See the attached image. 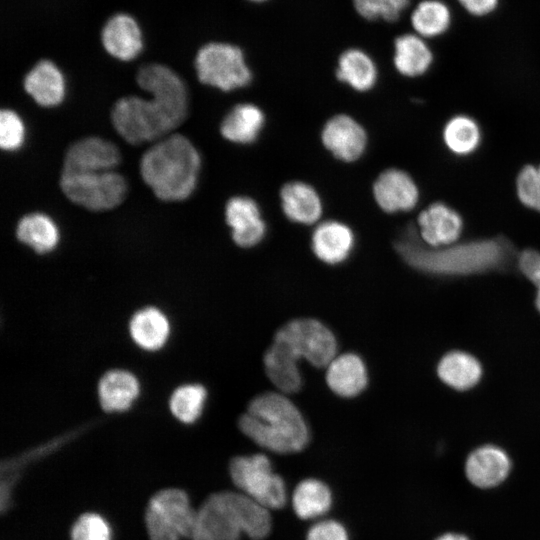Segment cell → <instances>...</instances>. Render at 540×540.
<instances>
[{"mask_svg": "<svg viewBox=\"0 0 540 540\" xmlns=\"http://www.w3.org/2000/svg\"><path fill=\"white\" fill-rule=\"evenodd\" d=\"M149 99L136 95L118 99L111 109L115 131L131 145L154 143L171 134L188 115L185 81L172 74H158L144 86Z\"/></svg>", "mask_w": 540, "mask_h": 540, "instance_id": "6da1fadb", "label": "cell"}, {"mask_svg": "<svg viewBox=\"0 0 540 540\" xmlns=\"http://www.w3.org/2000/svg\"><path fill=\"white\" fill-rule=\"evenodd\" d=\"M395 249L412 268L438 276H464L505 269L514 257L503 237L479 239L442 247L424 245L414 227L395 242Z\"/></svg>", "mask_w": 540, "mask_h": 540, "instance_id": "7a4b0ae2", "label": "cell"}, {"mask_svg": "<svg viewBox=\"0 0 540 540\" xmlns=\"http://www.w3.org/2000/svg\"><path fill=\"white\" fill-rule=\"evenodd\" d=\"M201 158L193 143L173 132L152 143L143 153L139 172L154 196L164 202L189 198L196 188Z\"/></svg>", "mask_w": 540, "mask_h": 540, "instance_id": "3957f363", "label": "cell"}, {"mask_svg": "<svg viewBox=\"0 0 540 540\" xmlns=\"http://www.w3.org/2000/svg\"><path fill=\"white\" fill-rule=\"evenodd\" d=\"M271 527L269 509L239 491H219L197 508L190 540H263Z\"/></svg>", "mask_w": 540, "mask_h": 540, "instance_id": "277c9868", "label": "cell"}, {"mask_svg": "<svg viewBox=\"0 0 540 540\" xmlns=\"http://www.w3.org/2000/svg\"><path fill=\"white\" fill-rule=\"evenodd\" d=\"M238 425L254 443L279 454L301 451L310 438L308 425L299 409L278 392H265L251 400Z\"/></svg>", "mask_w": 540, "mask_h": 540, "instance_id": "5b68a950", "label": "cell"}, {"mask_svg": "<svg viewBox=\"0 0 540 540\" xmlns=\"http://www.w3.org/2000/svg\"><path fill=\"white\" fill-rule=\"evenodd\" d=\"M336 352V338L323 323L312 318L293 319L276 332L264 354V368L278 380L294 381L301 377L300 359L322 368L328 366Z\"/></svg>", "mask_w": 540, "mask_h": 540, "instance_id": "8992f818", "label": "cell"}, {"mask_svg": "<svg viewBox=\"0 0 540 540\" xmlns=\"http://www.w3.org/2000/svg\"><path fill=\"white\" fill-rule=\"evenodd\" d=\"M196 510L184 488L167 486L153 492L143 511L148 540H186L191 537Z\"/></svg>", "mask_w": 540, "mask_h": 540, "instance_id": "52a82bcc", "label": "cell"}, {"mask_svg": "<svg viewBox=\"0 0 540 540\" xmlns=\"http://www.w3.org/2000/svg\"><path fill=\"white\" fill-rule=\"evenodd\" d=\"M196 79L221 91L249 85L252 72L244 51L229 41H210L201 45L193 59Z\"/></svg>", "mask_w": 540, "mask_h": 540, "instance_id": "ba28073f", "label": "cell"}, {"mask_svg": "<svg viewBox=\"0 0 540 540\" xmlns=\"http://www.w3.org/2000/svg\"><path fill=\"white\" fill-rule=\"evenodd\" d=\"M59 187L73 204L93 212L109 211L125 200L126 179L118 172L61 173Z\"/></svg>", "mask_w": 540, "mask_h": 540, "instance_id": "9c48e42d", "label": "cell"}, {"mask_svg": "<svg viewBox=\"0 0 540 540\" xmlns=\"http://www.w3.org/2000/svg\"><path fill=\"white\" fill-rule=\"evenodd\" d=\"M229 474L238 491L267 509H280L287 501V490L282 477L273 471L264 454L234 457Z\"/></svg>", "mask_w": 540, "mask_h": 540, "instance_id": "30bf717a", "label": "cell"}, {"mask_svg": "<svg viewBox=\"0 0 540 540\" xmlns=\"http://www.w3.org/2000/svg\"><path fill=\"white\" fill-rule=\"evenodd\" d=\"M120 160V151L113 142L98 136H87L67 148L61 173L112 171Z\"/></svg>", "mask_w": 540, "mask_h": 540, "instance_id": "8fae6325", "label": "cell"}, {"mask_svg": "<svg viewBox=\"0 0 540 540\" xmlns=\"http://www.w3.org/2000/svg\"><path fill=\"white\" fill-rule=\"evenodd\" d=\"M104 51L120 62H132L143 51V35L136 19L130 14L118 12L110 16L100 32Z\"/></svg>", "mask_w": 540, "mask_h": 540, "instance_id": "7c38bea8", "label": "cell"}, {"mask_svg": "<svg viewBox=\"0 0 540 540\" xmlns=\"http://www.w3.org/2000/svg\"><path fill=\"white\" fill-rule=\"evenodd\" d=\"M324 146L337 159L352 162L362 156L367 145L364 128L348 115H336L324 125L321 133Z\"/></svg>", "mask_w": 540, "mask_h": 540, "instance_id": "4fadbf2b", "label": "cell"}, {"mask_svg": "<svg viewBox=\"0 0 540 540\" xmlns=\"http://www.w3.org/2000/svg\"><path fill=\"white\" fill-rule=\"evenodd\" d=\"M225 220L233 241L240 247L257 245L265 236L266 224L258 204L246 196H234L225 205Z\"/></svg>", "mask_w": 540, "mask_h": 540, "instance_id": "5bb4252c", "label": "cell"}, {"mask_svg": "<svg viewBox=\"0 0 540 540\" xmlns=\"http://www.w3.org/2000/svg\"><path fill=\"white\" fill-rule=\"evenodd\" d=\"M25 92L42 107H55L62 103L66 92V77L59 66L42 58L24 74Z\"/></svg>", "mask_w": 540, "mask_h": 540, "instance_id": "9a60e30c", "label": "cell"}, {"mask_svg": "<svg viewBox=\"0 0 540 540\" xmlns=\"http://www.w3.org/2000/svg\"><path fill=\"white\" fill-rule=\"evenodd\" d=\"M511 460L500 447L482 445L473 450L465 462V474L474 486L490 489L500 485L508 477Z\"/></svg>", "mask_w": 540, "mask_h": 540, "instance_id": "2e32d148", "label": "cell"}, {"mask_svg": "<svg viewBox=\"0 0 540 540\" xmlns=\"http://www.w3.org/2000/svg\"><path fill=\"white\" fill-rule=\"evenodd\" d=\"M373 195L378 206L388 213L411 210L419 199L418 187L411 176L395 168L378 176L373 185Z\"/></svg>", "mask_w": 540, "mask_h": 540, "instance_id": "e0dca14e", "label": "cell"}, {"mask_svg": "<svg viewBox=\"0 0 540 540\" xmlns=\"http://www.w3.org/2000/svg\"><path fill=\"white\" fill-rule=\"evenodd\" d=\"M418 226L419 234L427 245L442 247L458 240L463 230V220L450 206L435 202L419 214Z\"/></svg>", "mask_w": 540, "mask_h": 540, "instance_id": "ac0fdd59", "label": "cell"}, {"mask_svg": "<svg viewBox=\"0 0 540 540\" xmlns=\"http://www.w3.org/2000/svg\"><path fill=\"white\" fill-rule=\"evenodd\" d=\"M140 393L137 377L130 371L112 369L103 374L97 386L100 406L107 412L128 410Z\"/></svg>", "mask_w": 540, "mask_h": 540, "instance_id": "d6986e66", "label": "cell"}, {"mask_svg": "<svg viewBox=\"0 0 540 540\" xmlns=\"http://www.w3.org/2000/svg\"><path fill=\"white\" fill-rule=\"evenodd\" d=\"M326 382L336 395L345 398L355 397L368 383L365 363L354 353L335 356L327 366Z\"/></svg>", "mask_w": 540, "mask_h": 540, "instance_id": "ffe728a7", "label": "cell"}, {"mask_svg": "<svg viewBox=\"0 0 540 540\" xmlns=\"http://www.w3.org/2000/svg\"><path fill=\"white\" fill-rule=\"evenodd\" d=\"M312 250L321 261L338 264L347 259L354 246V234L344 223L326 221L312 234Z\"/></svg>", "mask_w": 540, "mask_h": 540, "instance_id": "44dd1931", "label": "cell"}, {"mask_svg": "<svg viewBox=\"0 0 540 540\" xmlns=\"http://www.w3.org/2000/svg\"><path fill=\"white\" fill-rule=\"evenodd\" d=\"M129 334L133 342L146 351L161 349L170 335L167 316L153 306L136 311L129 321Z\"/></svg>", "mask_w": 540, "mask_h": 540, "instance_id": "7402d4cb", "label": "cell"}, {"mask_svg": "<svg viewBox=\"0 0 540 540\" xmlns=\"http://www.w3.org/2000/svg\"><path fill=\"white\" fill-rule=\"evenodd\" d=\"M393 49L394 67L403 76H421L433 63V52L426 39L414 32L398 35L394 39Z\"/></svg>", "mask_w": 540, "mask_h": 540, "instance_id": "603a6c76", "label": "cell"}, {"mask_svg": "<svg viewBox=\"0 0 540 540\" xmlns=\"http://www.w3.org/2000/svg\"><path fill=\"white\" fill-rule=\"evenodd\" d=\"M281 207L286 217L296 223H315L322 214L321 198L307 183L292 181L280 191Z\"/></svg>", "mask_w": 540, "mask_h": 540, "instance_id": "cb8c5ba5", "label": "cell"}, {"mask_svg": "<svg viewBox=\"0 0 540 540\" xmlns=\"http://www.w3.org/2000/svg\"><path fill=\"white\" fill-rule=\"evenodd\" d=\"M265 123L262 110L254 104L234 106L223 118L220 133L228 141L250 144L259 136Z\"/></svg>", "mask_w": 540, "mask_h": 540, "instance_id": "d4e9b609", "label": "cell"}, {"mask_svg": "<svg viewBox=\"0 0 540 540\" xmlns=\"http://www.w3.org/2000/svg\"><path fill=\"white\" fill-rule=\"evenodd\" d=\"M338 80L356 91H368L376 83L378 70L372 57L360 48H348L338 57Z\"/></svg>", "mask_w": 540, "mask_h": 540, "instance_id": "484cf974", "label": "cell"}, {"mask_svg": "<svg viewBox=\"0 0 540 540\" xmlns=\"http://www.w3.org/2000/svg\"><path fill=\"white\" fill-rule=\"evenodd\" d=\"M15 234L18 241L33 249L37 254L53 251L60 238L56 223L47 214L41 212L22 216L16 224Z\"/></svg>", "mask_w": 540, "mask_h": 540, "instance_id": "4316f807", "label": "cell"}, {"mask_svg": "<svg viewBox=\"0 0 540 540\" xmlns=\"http://www.w3.org/2000/svg\"><path fill=\"white\" fill-rule=\"evenodd\" d=\"M437 374L442 382L456 390H468L481 379L482 366L471 354L451 351L438 363Z\"/></svg>", "mask_w": 540, "mask_h": 540, "instance_id": "83f0119b", "label": "cell"}, {"mask_svg": "<svg viewBox=\"0 0 540 540\" xmlns=\"http://www.w3.org/2000/svg\"><path fill=\"white\" fill-rule=\"evenodd\" d=\"M452 23V11L442 0H421L410 14L413 32L424 39L445 34Z\"/></svg>", "mask_w": 540, "mask_h": 540, "instance_id": "f1b7e54d", "label": "cell"}, {"mask_svg": "<svg viewBox=\"0 0 540 540\" xmlns=\"http://www.w3.org/2000/svg\"><path fill=\"white\" fill-rule=\"evenodd\" d=\"M291 502L293 510L299 518L315 519L330 509L332 493L324 482L308 478L297 484L292 493Z\"/></svg>", "mask_w": 540, "mask_h": 540, "instance_id": "f546056e", "label": "cell"}, {"mask_svg": "<svg viewBox=\"0 0 540 540\" xmlns=\"http://www.w3.org/2000/svg\"><path fill=\"white\" fill-rule=\"evenodd\" d=\"M207 398L205 387L197 383L178 386L169 399L171 414L184 424L196 422L203 411Z\"/></svg>", "mask_w": 540, "mask_h": 540, "instance_id": "4dcf8cb0", "label": "cell"}, {"mask_svg": "<svg viewBox=\"0 0 540 540\" xmlns=\"http://www.w3.org/2000/svg\"><path fill=\"white\" fill-rule=\"evenodd\" d=\"M447 148L457 155H468L475 151L481 141L478 124L470 117L458 115L451 118L443 130Z\"/></svg>", "mask_w": 540, "mask_h": 540, "instance_id": "1f68e13d", "label": "cell"}, {"mask_svg": "<svg viewBox=\"0 0 540 540\" xmlns=\"http://www.w3.org/2000/svg\"><path fill=\"white\" fill-rule=\"evenodd\" d=\"M68 540H114L113 527L102 513L87 510L73 519Z\"/></svg>", "mask_w": 540, "mask_h": 540, "instance_id": "d6a6232c", "label": "cell"}, {"mask_svg": "<svg viewBox=\"0 0 540 540\" xmlns=\"http://www.w3.org/2000/svg\"><path fill=\"white\" fill-rule=\"evenodd\" d=\"M411 0H352L356 13L368 21H397Z\"/></svg>", "mask_w": 540, "mask_h": 540, "instance_id": "836d02e7", "label": "cell"}, {"mask_svg": "<svg viewBox=\"0 0 540 540\" xmlns=\"http://www.w3.org/2000/svg\"><path fill=\"white\" fill-rule=\"evenodd\" d=\"M517 196L526 207L540 211V165L524 166L516 179Z\"/></svg>", "mask_w": 540, "mask_h": 540, "instance_id": "e575fe53", "label": "cell"}, {"mask_svg": "<svg viewBox=\"0 0 540 540\" xmlns=\"http://www.w3.org/2000/svg\"><path fill=\"white\" fill-rule=\"evenodd\" d=\"M25 139V126L20 116L11 109L0 111V147L4 151L19 149Z\"/></svg>", "mask_w": 540, "mask_h": 540, "instance_id": "d590c367", "label": "cell"}, {"mask_svg": "<svg viewBox=\"0 0 540 540\" xmlns=\"http://www.w3.org/2000/svg\"><path fill=\"white\" fill-rule=\"evenodd\" d=\"M520 271L536 287V308L540 312V253L534 249L523 250L518 257Z\"/></svg>", "mask_w": 540, "mask_h": 540, "instance_id": "8d00e7d4", "label": "cell"}, {"mask_svg": "<svg viewBox=\"0 0 540 540\" xmlns=\"http://www.w3.org/2000/svg\"><path fill=\"white\" fill-rule=\"evenodd\" d=\"M306 540H348V534L338 521L325 519L310 527Z\"/></svg>", "mask_w": 540, "mask_h": 540, "instance_id": "74e56055", "label": "cell"}, {"mask_svg": "<svg viewBox=\"0 0 540 540\" xmlns=\"http://www.w3.org/2000/svg\"><path fill=\"white\" fill-rule=\"evenodd\" d=\"M457 2L468 14L474 17L488 16L499 5V0H457Z\"/></svg>", "mask_w": 540, "mask_h": 540, "instance_id": "f35d334b", "label": "cell"}, {"mask_svg": "<svg viewBox=\"0 0 540 540\" xmlns=\"http://www.w3.org/2000/svg\"><path fill=\"white\" fill-rule=\"evenodd\" d=\"M435 540H470L467 536L460 533H444Z\"/></svg>", "mask_w": 540, "mask_h": 540, "instance_id": "ab89813d", "label": "cell"}, {"mask_svg": "<svg viewBox=\"0 0 540 540\" xmlns=\"http://www.w3.org/2000/svg\"><path fill=\"white\" fill-rule=\"evenodd\" d=\"M246 1H249V2H251V3H255V4H256V3H258V4H259V3H264V2H267L268 0H246Z\"/></svg>", "mask_w": 540, "mask_h": 540, "instance_id": "60d3db41", "label": "cell"}]
</instances>
